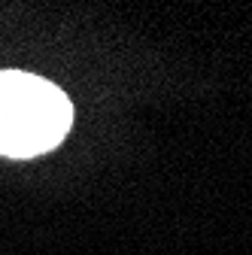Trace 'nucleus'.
<instances>
[{
	"instance_id": "1",
	"label": "nucleus",
	"mask_w": 252,
	"mask_h": 255,
	"mask_svg": "<svg viewBox=\"0 0 252 255\" xmlns=\"http://www.w3.org/2000/svg\"><path fill=\"white\" fill-rule=\"evenodd\" d=\"M70 125V98L55 82L24 70H0V155H43L67 137Z\"/></svg>"
}]
</instances>
